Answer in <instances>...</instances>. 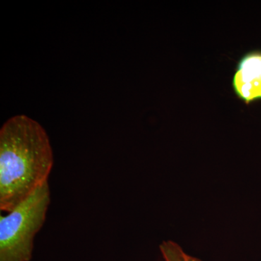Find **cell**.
Instances as JSON below:
<instances>
[{
  "instance_id": "277c9868",
  "label": "cell",
  "mask_w": 261,
  "mask_h": 261,
  "mask_svg": "<svg viewBox=\"0 0 261 261\" xmlns=\"http://www.w3.org/2000/svg\"><path fill=\"white\" fill-rule=\"evenodd\" d=\"M165 261H186V252L181 247L173 241H164L160 246Z\"/></svg>"
},
{
  "instance_id": "3957f363",
  "label": "cell",
  "mask_w": 261,
  "mask_h": 261,
  "mask_svg": "<svg viewBox=\"0 0 261 261\" xmlns=\"http://www.w3.org/2000/svg\"><path fill=\"white\" fill-rule=\"evenodd\" d=\"M235 94L246 105L261 99V51L244 55L233 76Z\"/></svg>"
},
{
  "instance_id": "7a4b0ae2",
  "label": "cell",
  "mask_w": 261,
  "mask_h": 261,
  "mask_svg": "<svg viewBox=\"0 0 261 261\" xmlns=\"http://www.w3.org/2000/svg\"><path fill=\"white\" fill-rule=\"evenodd\" d=\"M44 184L7 216L0 217V261H30L36 234L45 222L50 204Z\"/></svg>"
},
{
  "instance_id": "6da1fadb",
  "label": "cell",
  "mask_w": 261,
  "mask_h": 261,
  "mask_svg": "<svg viewBox=\"0 0 261 261\" xmlns=\"http://www.w3.org/2000/svg\"><path fill=\"white\" fill-rule=\"evenodd\" d=\"M54 163L47 132L24 115L0 129V209L9 213L47 183Z\"/></svg>"
},
{
  "instance_id": "5b68a950",
  "label": "cell",
  "mask_w": 261,
  "mask_h": 261,
  "mask_svg": "<svg viewBox=\"0 0 261 261\" xmlns=\"http://www.w3.org/2000/svg\"><path fill=\"white\" fill-rule=\"evenodd\" d=\"M185 260L186 261H202L200 259L197 258V257L192 256V255H188L187 253L185 255Z\"/></svg>"
}]
</instances>
